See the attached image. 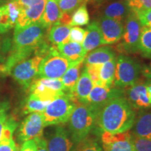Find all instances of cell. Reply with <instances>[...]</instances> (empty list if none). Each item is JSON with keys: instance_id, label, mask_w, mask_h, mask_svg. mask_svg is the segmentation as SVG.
Here are the masks:
<instances>
[{"instance_id": "1", "label": "cell", "mask_w": 151, "mask_h": 151, "mask_svg": "<svg viewBox=\"0 0 151 151\" xmlns=\"http://www.w3.org/2000/svg\"><path fill=\"white\" fill-rule=\"evenodd\" d=\"M135 109L125 97H118L107 102L99 109L97 124L99 131L111 134L129 132L134 123Z\"/></svg>"}, {"instance_id": "2", "label": "cell", "mask_w": 151, "mask_h": 151, "mask_svg": "<svg viewBox=\"0 0 151 151\" xmlns=\"http://www.w3.org/2000/svg\"><path fill=\"white\" fill-rule=\"evenodd\" d=\"M99 109L89 104H77L69 120V133L74 144L89 137L97 125Z\"/></svg>"}, {"instance_id": "3", "label": "cell", "mask_w": 151, "mask_h": 151, "mask_svg": "<svg viewBox=\"0 0 151 151\" xmlns=\"http://www.w3.org/2000/svg\"><path fill=\"white\" fill-rule=\"evenodd\" d=\"M76 98L65 94L50 101L42 113L44 127L66 123L69 121L77 104Z\"/></svg>"}, {"instance_id": "4", "label": "cell", "mask_w": 151, "mask_h": 151, "mask_svg": "<svg viewBox=\"0 0 151 151\" xmlns=\"http://www.w3.org/2000/svg\"><path fill=\"white\" fill-rule=\"evenodd\" d=\"M45 28L39 21L24 27H15L11 50H31L37 52L44 43Z\"/></svg>"}, {"instance_id": "5", "label": "cell", "mask_w": 151, "mask_h": 151, "mask_svg": "<svg viewBox=\"0 0 151 151\" xmlns=\"http://www.w3.org/2000/svg\"><path fill=\"white\" fill-rule=\"evenodd\" d=\"M141 69V65L134 59L120 55L116 60L113 86L122 89L132 86L139 80Z\"/></svg>"}, {"instance_id": "6", "label": "cell", "mask_w": 151, "mask_h": 151, "mask_svg": "<svg viewBox=\"0 0 151 151\" xmlns=\"http://www.w3.org/2000/svg\"><path fill=\"white\" fill-rule=\"evenodd\" d=\"M71 65L60 53L57 46L50 47L39 65L37 76L41 78L60 79Z\"/></svg>"}, {"instance_id": "7", "label": "cell", "mask_w": 151, "mask_h": 151, "mask_svg": "<svg viewBox=\"0 0 151 151\" xmlns=\"http://www.w3.org/2000/svg\"><path fill=\"white\" fill-rule=\"evenodd\" d=\"M142 24L134 11H130L124 21V28L122 39L118 48L124 52L133 53L139 52V39H140Z\"/></svg>"}, {"instance_id": "8", "label": "cell", "mask_w": 151, "mask_h": 151, "mask_svg": "<svg viewBox=\"0 0 151 151\" xmlns=\"http://www.w3.org/2000/svg\"><path fill=\"white\" fill-rule=\"evenodd\" d=\"M29 88L30 93L35 94L42 101L48 102L65 94L61 78L35 79Z\"/></svg>"}, {"instance_id": "9", "label": "cell", "mask_w": 151, "mask_h": 151, "mask_svg": "<svg viewBox=\"0 0 151 151\" xmlns=\"http://www.w3.org/2000/svg\"><path fill=\"white\" fill-rule=\"evenodd\" d=\"M43 58V57L37 55L19 62L13 68L10 75L24 89H27L38 75L39 65Z\"/></svg>"}, {"instance_id": "10", "label": "cell", "mask_w": 151, "mask_h": 151, "mask_svg": "<svg viewBox=\"0 0 151 151\" xmlns=\"http://www.w3.org/2000/svg\"><path fill=\"white\" fill-rule=\"evenodd\" d=\"M100 135L104 151H136L132 135L129 132L111 134L100 131Z\"/></svg>"}, {"instance_id": "11", "label": "cell", "mask_w": 151, "mask_h": 151, "mask_svg": "<svg viewBox=\"0 0 151 151\" xmlns=\"http://www.w3.org/2000/svg\"><path fill=\"white\" fill-rule=\"evenodd\" d=\"M42 113H32L24 119L18 131V139L24 142L43 137L44 128Z\"/></svg>"}, {"instance_id": "12", "label": "cell", "mask_w": 151, "mask_h": 151, "mask_svg": "<svg viewBox=\"0 0 151 151\" xmlns=\"http://www.w3.org/2000/svg\"><path fill=\"white\" fill-rule=\"evenodd\" d=\"M125 97L135 110L151 109V94L147 89L144 81L139 80L126 91Z\"/></svg>"}, {"instance_id": "13", "label": "cell", "mask_w": 151, "mask_h": 151, "mask_svg": "<svg viewBox=\"0 0 151 151\" xmlns=\"http://www.w3.org/2000/svg\"><path fill=\"white\" fill-rule=\"evenodd\" d=\"M121 97H124V91L122 88L116 87L106 88L94 85L88 96L86 104L91 105L100 109L111 100Z\"/></svg>"}, {"instance_id": "14", "label": "cell", "mask_w": 151, "mask_h": 151, "mask_svg": "<svg viewBox=\"0 0 151 151\" xmlns=\"http://www.w3.org/2000/svg\"><path fill=\"white\" fill-rule=\"evenodd\" d=\"M98 23L102 35V44H113L120 40L124 31V23L104 16Z\"/></svg>"}, {"instance_id": "15", "label": "cell", "mask_w": 151, "mask_h": 151, "mask_svg": "<svg viewBox=\"0 0 151 151\" xmlns=\"http://www.w3.org/2000/svg\"><path fill=\"white\" fill-rule=\"evenodd\" d=\"M73 146L69 132L62 126L57 127L47 141L48 151H73Z\"/></svg>"}, {"instance_id": "16", "label": "cell", "mask_w": 151, "mask_h": 151, "mask_svg": "<svg viewBox=\"0 0 151 151\" xmlns=\"http://www.w3.org/2000/svg\"><path fill=\"white\" fill-rule=\"evenodd\" d=\"M58 50L64 58H65L71 65L82 63L88 52L80 43L69 41L65 44L57 46Z\"/></svg>"}, {"instance_id": "17", "label": "cell", "mask_w": 151, "mask_h": 151, "mask_svg": "<svg viewBox=\"0 0 151 151\" xmlns=\"http://www.w3.org/2000/svg\"><path fill=\"white\" fill-rule=\"evenodd\" d=\"M132 129L135 137L151 140V109L139 111Z\"/></svg>"}, {"instance_id": "18", "label": "cell", "mask_w": 151, "mask_h": 151, "mask_svg": "<svg viewBox=\"0 0 151 151\" xmlns=\"http://www.w3.org/2000/svg\"><path fill=\"white\" fill-rule=\"evenodd\" d=\"M94 86L86 67H84L76 86L74 97L80 104H86L88 96Z\"/></svg>"}, {"instance_id": "19", "label": "cell", "mask_w": 151, "mask_h": 151, "mask_svg": "<svg viewBox=\"0 0 151 151\" xmlns=\"http://www.w3.org/2000/svg\"><path fill=\"white\" fill-rule=\"evenodd\" d=\"M116 52L112 48L109 46L101 47L91 50L86 55L83 60L85 66L100 65L116 58Z\"/></svg>"}, {"instance_id": "20", "label": "cell", "mask_w": 151, "mask_h": 151, "mask_svg": "<svg viewBox=\"0 0 151 151\" xmlns=\"http://www.w3.org/2000/svg\"><path fill=\"white\" fill-rule=\"evenodd\" d=\"M102 45V35L97 21H93L86 30V37L82 46L87 52L94 50Z\"/></svg>"}, {"instance_id": "21", "label": "cell", "mask_w": 151, "mask_h": 151, "mask_svg": "<svg viewBox=\"0 0 151 151\" xmlns=\"http://www.w3.org/2000/svg\"><path fill=\"white\" fill-rule=\"evenodd\" d=\"M131 9L127 1H114L109 4L104 10V17L112 18L124 23Z\"/></svg>"}, {"instance_id": "22", "label": "cell", "mask_w": 151, "mask_h": 151, "mask_svg": "<svg viewBox=\"0 0 151 151\" xmlns=\"http://www.w3.org/2000/svg\"><path fill=\"white\" fill-rule=\"evenodd\" d=\"M62 14L56 0H46L44 11L39 22L45 29H49L59 20Z\"/></svg>"}, {"instance_id": "23", "label": "cell", "mask_w": 151, "mask_h": 151, "mask_svg": "<svg viewBox=\"0 0 151 151\" xmlns=\"http://www.w3.org/2000/svg\"><path fill=\"white\" fill-rule=\"evenodd\" d=\"M72 26L57 22L49 32L48 39L55 46L65 44L70 41V32Z\"/></svg>"}, {"instance_id": "24", "label": "cell", "mask_w": 151, "mask_h": 151, "mask_svg": "<svg viewBox=\"0 0 151 151\" xmlns=\"http://www.w3.org/2000/svg\"><path fill=\"white\" fill-rule=\"evenodd\" d=\"M82 63L71 65L66 71L65 74L62 76L61 81L66 94L74 97L76 86L80 76V68Z\"/></svg>"}, {"instance_id": "25", "label": "cell", "mask_w": 151, "mask_h": 151, "mask_svg": "<svg viewBox=\"0 0 151 151\" xmlns=\"http://www.w3.org/2000/svg\"><path fill=\"white\" fill-rule=\"evenodd\" d=\"M117 58L100 65L99 70V85L106 88H112L115 80Z\"/></svg>"}, {"instance_id": "26", "label": "cell", "mask_w": 151, "mask_h": 151, "mask_svg": "<svg viewBox=\"0 0 151 151\" xmlns=\"http://www.w3.org/2000/svg\"><path fill=\"white\" fill-rule=\"evenodd\" d=\"M50 102L44 101L38 98L35 94L30 93L29 96L25 99L22 107L24 114L32 113H43L47 105Z\"/></svg>"}, {"instance_id": "27", "label": "cell", "mask_w": 151, "mask_h": 151, "mask_svg": "<svg viewBox=\"0 0 151 151\" xmlns=\"http://www.w3.org/2000/svg\"><path fill=\"white\" fill-rule=\"evenodd\" d=\"M138 49L143 57L151 59V27H142Z\"/></svg>"}, {"instance_id": "28", "label": "cell", "mask_w": 151, "mask_h": 151, "mask_svg": "<svg viewBox=\"0 0 151 151\" xmlns=\"http://www.w3.org/2000/svg\"><path fill=\"white\" fill-rule=\"evenodd\" d=\"M90 22V16L86 4H83L75 11L71 18V26H83L88 24Z\"/></svg>"}, {"instance_id": "29", "label": "cell", "mask_w": 151, "mask_h": 151, "mask_svg": "<svg viewBox=\"0 0 151 151\" xmlns=\"http://www.w3.org/2000/svg\"><path fill=\"white\" fill-rule=\"evenodd\" d=\"M73 151H104L97 139L88 137L81 142L76 144Z\"/></svg>"}, {"instance_id": "30", "label": "cell", "mask_w": 151, "mask_h": 151, "mask_svg": "<svg viewBox=\"0 0 151 151\" xmlns=\"http://www.w3.org/2000/svg\"><path fill=\"white\" fill-rule=\"evenodd\" d=\"M14 25L12 24L9 17L8 4L0 6V34H4L9 31Z\"/></svg>"}, {"instance_id": "31", "label": "cell", "mask_w": 151, "mask_h": 151, "mask_svg": "<svg viewBox=\"0 0 151 151\" xmlns=\"http://www.w3.org/2000/svg\"><path fill=\"white\" fill-rule=\"evenodd\" d=\"M18 124L16 121V120L14 118L7 117L6 120L4 127L2 136H1V142L0 143H5L9 142L11 140H13V135L15 130L16 129Z\"/></svg>"}, {"instance_id": "32", "label": "cell", "mask_w": 151, "mask_h": 151, "mask_svg": "<svg viewBox=\"0 0 151 151\" xmlns=\"http://www.w3.org/2000/svg\"><path fill=\"white\" fill-rule=\"evenodd\" d=\"M62 13L71 14L82 3L83 0H56Z\"/></svg>"}, {"instance_id": "33", "label": "cell", "mask_w": 151, "mask_h": 151, "mask_svg": "<svg viewBox=\"0 0 151 151\" xmlns=\"http://www.w3.org/2000/svg\"><path fill=\"white\" fill-rule=\"evenodd\" d=\"M136 151H151V140L132 135Z\"/></svg>"}, {"instance_id": "34", "label": "cell", "mask_w": 151, "mask_h": 151, "mask_svg": "<svg viewBox=\"0 0 151 151\" xmlns=\"http://www.w3.org/2000/svg\"><path fill=\"white\" fill-rule=\"evenodd\" d=\"M132 11L151 9V0H126Z\"/></svg>"}, {"instance_id": "35", "label": "cell", "mask_w": 151, "mask_h": 151, "mask_svg": "<svg viewBox=\"0 0 151 151\" xmlns=\"http://www.w3.org/2000/svg\"><path fill=\"white\" fill-rule=\"evenodd\" d=\"M134 12L142 26L151 27V9L138 10L135 11Z\"/></svg>"}, {"instance_id": "36", "label": "cell", "mask_w": 151, "mask_h": 151, "mask_svg": "<svg viewBox=\"0 0 151 151\" xmlns=\"http://www.w3.org/2000/svg\"><path fill=\"white\" fill-rule=\"evenodd\" d=\"M85 37H86V29L78 27L71 28L70 32V41L82 44Z\"/></svg>"}, {"instance_id": "37", "label": "cell", "mask_w": 151, "mask_h": 151, "mask_svg": "<svg viewBox=\"0 0 151 151\" xmlns=\"http://www.w3.org/2000/svg\"><path fill=\"white\" fill-rule=\"evenodd\" d=\"M9 7V17H10V20L12 24L15 26L16 24L17 19H18V14H19V9L17 6L16 4L14 2V1L9 2L8 4Z\"/></svg>"}, {"instance_id": "38", "label": "cell", "mask_w": 151, "mask_h": 151, "mask_svg": "<svg viewBox=\"0 0 151 151\" xmlns=\"http://www.w3.org/2000/svg\"><path fill=\"white\" fill-rule=\"evenodd\" d=\"M0 151H19L14 139L9 142L0 143Z\"/></svg>"}, {"instance_id": "39", "label": "cell", "mask_w": 151, "mask_h": 151, "mask_svg": "<svg viewBox=\"0 0 151 151\" xmlns=\"http://www.w3.org/2000/svg\"><path fill=\"white\" fill-rule=\"evenodd\" d=\"M37 143L35 139H32L23 142L20 151H37Z\"/></svg>"}, {"instance_id": "40", "label": "cell", "mask_w": 151, "mask_h": 151, "mask_svg": "<svg viewBox=\"0 0 151 151\" xmlns=\"http://www.w3.org/2000/svg\"><path fill=\"white\" fill-rule=\"evenodd\" d=\"M9 107H10V106H8L5 109H4L1 111V112L0 113V142H1L4 127L6 120L7 119V111L9 109Z\"/></svg>"}, {"instance_id": "41", "label": "cell", "mask_w": 151, "mask_h": 151, "mask_svg": "<svg viewBox=\"0 0 151 151\" xmlns=\"http://www.w3.org/2000/svg\"><path fill=\"white\" fill-rule=\"evenodd\" d=\"M37 143V151H48L47 141L43 137L37 138L35 139Z\"/></svg>"}, {"instance_id": "42", "label": "cell", "mask_w": 151, "mask_h": 151, "mask_svg": "<svg viewBox=\"0 0 151 151\" xmlns=\"http://www.w3.org/2000/svg\"><path fill=\"white\" fill-rule=\"evenodd\" d=\"M141 73L147 79H151V61L148 65L143 66L141 69Z\"/></svg>"}, {"instance_id": "43", "label": "cell", "mask_w": 151, "mask_h": 151, "mask_svg": "<svg viewBox=\"0 0 151 151\" xmlns=\"http://www.w3.org/2000/svg\"><path fill=\"white\" fill-rule=\"evenodd\" d=\"M8 106H10L8 101H3V102L0 104V113L1 112V111H2L4 109H5L6 107H7Z\"/></svg>"}, {"instance_id": "44", "label": "cell", "mask_w": 151, "mask_h": 151, "mask_svg": "<svg viewBox=\"0 0 151 151\" xmlns=\"http://www.w3.org/2000/svg\"><path fill=\"white\" fill-rule=\"evenodd\" d=\"M107 1H109V0H92V2H94L95 4H103Z\"/></svg>"}, {"instance_id": "45", "label": "cell", "mask_w": 151, "mask_h": 151, "mask_svg": "<svg viewBox=\"0 0 151 151\" xmlns=\"http://www.w3.org/2000/svg\"><path fill=\"white\" fill-rule=\"evenodd\" d=\"M14 1V0H0V5H4V4H6L9 2H11V1Z\"/></svg>"}, {"instance_id": "46", "label": "cell", "mask_w": 151, "mask_h": 151, "mask_svg": "<svg viewBox=\"0 0 151 151\" xmlns=\"http://www.w3.org/2000/svg\"><path fill=\"white\" fill-rule=\"evenodd\" d=\"M3 62V60H2V55H1V43H0V67H1V65H2L1 64V62Z\"/></svg>"}]
</instances>
